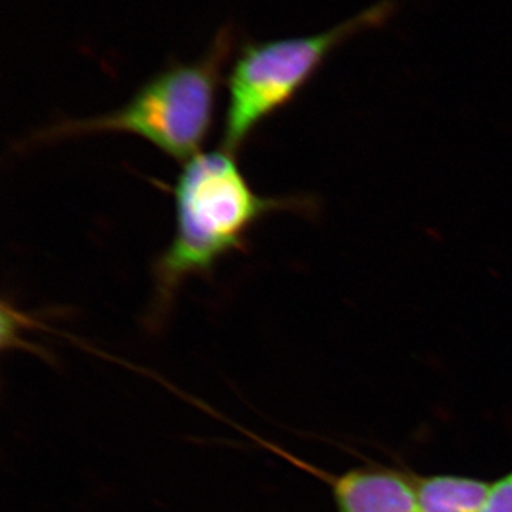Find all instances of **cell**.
<instances>
[{
    "mask_svg": "<svg viewBox=\"0 0 512 512\" xmlns=\"http://www.w3.org/2000/svg\"><path fill=\"white\" fill-rule=\"evenodd\" d=\"M396 12V0H379L325 32L242 46L227 77L222 150L237 153L256 128L308 86L340 46L383 28Z\"/></svg>",
    "mask_w": 512,
    "mask_h": 512,
    "instance_id": "3957f363",
    "label": "cell"
},
{
    "mask_svg": "<svg viewBox=\"0 0 512 512\" xmlns=\"http://www.w3.org/2000/svg\"><path fill=\"white\" fill-rule=\"evenodd\" d=\"M483 512H512V471L493 483Z\"/></svg>",
    "mask_w": 512,
    "mask_h": 512,
    "instance_id": "8992f818",
    "label": "cell"
},
{
    "mask_svg": "<svg viewBox=\"0 0 512 512\" xmlns=\"http://www.w3.org/2000/svg\"><path fill=\"white\" fill-rule=\"evenodd\" d=\"M241 431L259 446L325 481L332 490L338 512H419L413 474L387 467H360L342 474H329L309 466L252 431L242 427Z\"/></svg>",
    "mask_w": 512,
    "mask_h": 512,
    "instance_id": "277c9868",
    "label": "cell"
},
{
    "mask_svg": "<svg viewBox=\"0 0 512 512\" xmlns=\"http://www.w3.org/2000/svg\"><path fill=\"white\" fill-rule=\"evenodd\" d=\"M235 35L225 26L195 62L177 64L151 77L120 109L92 119L72 120L40 134L42 140L90 133H127L148 141L177 161L201 153L214 121L222 70L234 50Z\"/></svg>",
    "mask_w": 512,
    "mask_h": 512,
    "instance_id": "7a4b0ae2",
    "label": "cell"
},
{
    "mask_svg": "<svg viewBox=\"0 0 512 512\" xmlns=\"http://www.w3.org/2000/svg\"><path fill=\"white\" fill-rule=\"evenodd\" d=\"M175 231L154 265L157 315L180 285L212 271L218 261L244 248L251 228L276 211L312 214L309 197H261L229 151L200 153L184 164L174 185Z\"/></svg>",
    "mask_w": 512,
    "mask_h": 512,
    "instance_id": "6da1fadb",
    "label": "cell"
},
{
    "mask_svg": "<svg viewBox=\"0 0 512 512\" xmlns=\"http://www.w3.org/2000/svg\"><path fill=\"white\" fill-rule=\"evenodd\" d=\"M419 512H483L493 483L456 474L414 476Z\"/></svg>",
    "mask_w": 512,
    "mask_h": 512,
    "instance_id": "5b68a950",
    "label": "cell"
}]
</instances>
